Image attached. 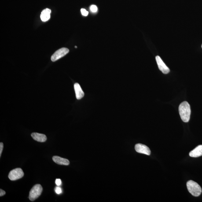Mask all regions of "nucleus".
<instances>
[{
	"label": "nucleus",
	"instance_id": "nucleus-10",
	"mask_svg": "<svg viewBox=\"0 0 202 202\" xmlns=\"http://www.w3.org/2000/svg\"><path fill=\"white\" fill-rule=\"evenodd\" d=\"M53 160L55 163L61 165L68 166L70 163L68 159L59 156H54L53 157Z\"/></svg>",
	"mask_w": 202,
	"mask_h": 202
},
{
	"label": "nucleus",
	"instance_id": "nucleus-16",
	"mask_svg": "<svg viewBox=\"0 0 202 202\" xmlns=\"http://www.w3.org/2000/svg\"><path fill=\"white\" fill-rule=\"evenodd\" d=\"M3 143L1 142V143H0V157H1V154H2V152L3 149Z\"/></svg>",
	"mask_w": 202,
	"mask_h": 202
},
{
	"label": "nucleus",
	"instance_id": "nucleus-19",
	"mask_svg": "<svg viewBox=\"0 0 202 202\" xmlns=\"http://www.w3.org/2000/svg\"><path fill=\"white\" fill-rule=\"evenodd\" d=\"M75 48H77V46H75Z\"/></svg>",
	"mask_w": 202,
	"mask_h": 202
},
{
	"label": "nucleus",
	"instance_id": "nucleus-6",
	"mask_svg": "<svg viewBox=\"0 0 202 202\" xmlns=\"http://www.w3.org/2000/svg\"><path fill=\"white\" fill-rule=\"evenodd\" d=\"M135 149L136 151L139 153L149 155L151 154V151L149 148L146 146L141 143L136 144L135 146Z\"/></svg>",
	"mask_w": 202,
	"mask_h": 202
},
{
	"label": "nucleus",
	"instance_id": "nucleus-15",
	"mask_svg": "<svg viewBox=\"0 0 202 202\" xmlns=\"http://www.w3.org/2000/svg\"><path fill=\"white\" fill-rule=\"evenodd\" d=\"M56 193L57 194H60L62 193V189L59 187H56L55 189Z\"/></svg>",
	"mask_w": 202,
	"mask_h": 202
},
{
	"label": "nucleus",
	"instance_id": "nucleus-7",
	"mask_svg": "<svg viewBox=\"0 0 202 202\" xmlns=\"http://www.w3.org/2000/svg\"><path fill=\"white\" fill-rule=\"evenodd\" d=\"M156 63L158 64L159 69L164 74H167L170 72V70L168 67L167 66L159 56L156 57Z\"/></svg>",
	"mask_w": 202,
	"mask_h": 202
},
{
	"label": "nucleus",
	"instance_id": "nucleus-12",
	"mask_svg": "<svg viewBox=\"0 0 202 202\" xmlns=\"http://www.w3.org/2000/svg\"><path fill=\"white\" fill-rule=\"evenodd\" d=\"M51 10L49 8H46L42 11L41 15V19L42 21H47L50 18V14Z\"/></svg>",
	"mask_w": 202,
	"mask_h": 202
},
{
	"label": "nucleus",
	"instance_id": "nucleus-4",
	"mask_svg": "<svg viewBox=\"0 0 202 202\" xmlns=\"http://www.w3.org/2000/svg\"><path fill=\"white\" fill-rule=\"evenodd\" d=\"M24 175L23 170L20 168H16L11 171L8 178L11 181H14L22 178Z\"/></svg>",
	"mask_w": 202,
	"mask_h": 202
},
{
	"label": "nucleus",
	"instance_id": "nucleus-18",
	"mask_svg": "<svg viewBox=\"0 0 202 202\" xmlns=\"http://www.w3.org/2000/svg\"><path fill=\"white\" fill-rule=\"evenodd\" d=\"M6 193L5 191L2 190V189H0V196H4Z\"/></svg>",
	"mask_w": 202,
	"mask_h": 202
},
{
	"label": "nucleus",
	"instance_id": "nucleus-13",
	"mask_svg": "<svg viewBox=\"0 0 202 202\" xmlns=\"http://www.w3.org/2000/svg\"><path fill=\"white\" fill-rule=\"evenodd\" d=\"M90 9L91 11L93 12H96L98 10L97 6H96L95 5H92L90 6Z\"/></svg>",
	"mask_w": 202,
	"mask_h": 202
},
{
	"label": "nucleus",
	"instance_id": "nucleus-3",
	"mask_svg": "<svg viewBox=\"0 0 202 202\" xmlns=\"http://www.w3.org/2000/svg\"><path fill=\"white\" fill-rule=\"evenodd\" d=\"M43 188L40 184H36L33 186L29 192V198L31 201H34L41 196Z\"/></svg>",
	"mask_w": 202,
	"mask_h": 202
},
{
	"label": "nucleus",
	"instance_id": "nucleus-11",
	"mask_svg": "<svg viewBox=\"0 0 202 202\" xmlns=\"http://www.w3.org/2000/svg\"><path fill=\"white\" fill-rule=\"evenodd\" d=\"M191 157L196 158L202 156V145L198 146L191 151L189 154Z\"/></svg>",
	"mask_w": 202,
	"mask_h": 202
},
{
	"label": "nucleus",
	"instance_id": "nucleus-8",
	"mask_svg": "<svg viewBox=\"0 0 202 202\" xmlns=\"http://www.w3.org/2000/svg\"><path fill=\"white\" fill-rule=\"evenodd\" d=\"M74 89L76 99L78 100H80L83 98L84 96V93L79 84L76 83L74 84Z\"/></svg>",
	"mask_w": 202,
	"mask_h": 202
},
{
	"label": "nucleus",
	"instance_id": "nucleus-2",
	"mask_svg": "<svg viewBox=\"0 0 202 202\" xmlns=\"http://www.w3.org/2000/svg\"><path fill=\"white\" fill-rule=\"evenodd\" d=\"M186 185L188 191L192 196L197 197L201 194V188L197 183L189 181L187 183Z\"/></svg>",
	"mask_w": 202,
	"mask_h": 202
},
{
	"label": "nucleus",
	"instance_id": "nucleus-14",
	"mask_svg": "<svg viewBox=\"0 0 202 202\" xmlns=\"http://www.w3.org/2000/svg\"><path fill=\"white\" fill-rule=\"evenodd\" d=\"M81 12L83 16H87L89 14V12L87 11L84 9H81Z\"/></svg>",
	"mask_w": 202,
	"mask_h": 202
},
{
	"label": "nucleus",
	"instance_id": "nucleus-20",
	"mask_svg": "<svg viewBox=\"0 0 202 202\" xmlns=\"http://www.w3.org/2000/svg\"><path fill=\"white\" fill-rule=\"evenodd\" d=\"M202 48V46H201Z\"/></svg>",
	"mask_w": 202,
	"mask_h": 202
},
{
	"label": "nucleus",
	"instance_id": "nucleus-1",
	"mask_svg": "<svg viewBox=\"0 0 202 202\" xmlns=\"http://www.w3.org/2000/svg\"><path fill=\"white\" fill-rule=\"evenodd\" d=\"M179 114L182 120L185 123H188L190 120L191 114L190 106L186 101L181 103L178 108Z\"/></svg>",
	"mask_w": 202,
	"mask_h": 202
},
{
	"label": "nucleus",
	"instance_id": "nucleus-17",
	"mask_svg": "<svg viewBox=\"0 0 202 202\" xmlns=\"http://www.w3.org/2000/svg\"><path fill=\"white\" fill-rule=\"evenodd\" d=\"M55 182L58 186H60L61 185V181L60 179H56Z\"/></svg>",
	"mask_w": 202,
	"mask_h": 202
},
{
	"label": "nucleus",
	"instance_id": "nucleus-9",
	"mask_svg": "<svg viewBox=\"0 0 202 202\" xmlns=\"http://www.w3.org/2000/svg\"><path fill=\"white\" fill-rule=\"evenodd\" d=\"M31 136L34 140L38 142H45L47 140V137L45 134L40 133H33L31 134Z\"/></svg>",
	"mask_w": 202,
	"mask_h": 202
},
{
	"label": "nucleus",
	"instance_id": "nucleus-5",
	"mask_svg": "<svg viewBox=\"0 0 202 202\" xmlns=\"http://www.w3.org/2000/svg\"><path fill=\"white\" fill-rule=\"evenodd\" d=\"M69 51V49L66 48H63L58 49L52 56L51 61L53 62L57 61L66 55Z\"/></svg>",
	"mask_w": 202,
	"mask_h": 202
}]
</instances>
